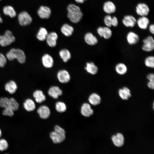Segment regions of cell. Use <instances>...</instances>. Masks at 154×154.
<instances>
[{
	"label": "cell",
	"mask_w": 154,
	"mask_h": 154,
	"mask_svg": "<svg viewBox=\"0 0 154 154\" xmlns=\"http://www.w3.org/2000/svg\"><path fill=\"white\" fill-rule=\"evenodd\" d=\"M148 6L144 3H138L136 7V12L137 14L141 16H146L149 12Z\"/></svg>",
	"instance_id": "obj_8"
},
{
	"label": "cell",
	"mask_w": 154,
	"mask_h": 154,
	"mask_svg": "<svg viewBox=\"0 0 154 154\" xmlns=\"http://www.w3.org/2000/svg\"><path fill=\"white\" fill-rule=\"evenodd\" d=\"M37 112L40 117L42 119L48 118L50 115V111L48 108L46 106L42 105L39 107Z\"/></svg>",
	"instance_id": "obj_14"
},
{
	"label": "cell",
	"mask_w": 154,
	"mask_h": 154,
	"mask_svg": "<svg viewBox=\"0 0 154 154\" xmlns=\"http://www.w3.org/2000/svg\"><path fill=\"white\" fill-rule=\"evenodd\" d=\"M3 22V20L1 17V15L0 14V23H2Z\"/></svg>",
	"instance_id": "obj_46"
},
{
	"label": "cell",
	"mask_w": 154,
	"mask_h": 154,
	"mask_svg": "<svg viewBox=\"0 0 154 154\" xmlns=\"http://www.w3.org/2000/svg\"><path fill=\"white\" fill-rule=\"evenodd\" d=\"M144 64L147 67L151 68H154V56H149L146 57L144 59Z\"/></svg>",
	"instance_id": "obj_33"
},
{
	"label": "cell",
	"mask_w": 154,
	"mask_h": 154,
	"mask_svg": "<svg viewBox=\"0 0 154 154\" xmlns=\"http://www.w3.org/2000/svg\"><path fill=\"white\" fill-rule=\"evenodd\" d=\"M48 95L54 99H57L59 96L62 94L61 90L57 86H52L49 89L48 91Z\"/></svg>",
	"instance_id": "obj_22"
},
{
	"label": "cell",
	"mask_w": 154,
	"mask_h": 154,
	"mask_svg": "<svg viewBox=\"0 0 154 154\" xmlns=\"http://www.w3.org/2000/svg\"><path fill=\"white\" fill-rule=\"evenodd\" d=\"M112 32L110 27H103V33L102 38L106 40H109L112 37Z\"/></svg>",
	"instance_id": "obj_34"
},
{
	"label": "cell",
	"mask_w": 154,
	"mask_h": 154,
	"mask_svg": "<svg viewBox=\"0 0 154 154\" xmlns=\"http://www.w3.org/2000/svg\"><path fill=\"white\" fill-rule=\"evenodd\" d=\"M3 11L5 15L9 16L11 18H14L17 15L15 10L11 5H7L4 6L3 8Z\"/></svg>",
	"instance_id": "obj_26"
},
{
	"label": "cell",
	"mask_w": 154,
	"mask_h": 154,
	"mask_svg": "<svg viewBox=\"0 0 154 154\" xmlns=\"http://www.w3.org/2000/svg\"><path fill=\"white\" fill-rule=\"evenodd\" d=\"M18 19L20 25L23 26L31 24L33 20L31 15L25 11H21L18 14Z\"/></svg>",
	"instance_id": "obj_6"
},
{
	"label": "cell",
	"mask_w": 154,
	"mask_h": 154,
	"mask_svg": "<svg viewBox=\"0 0 154 154\" xmlns=\"http://www.w3.org/2000/svg\"><path fill=\"white\" fill-rule=\"evenodd\" d=\"M48 34V31L45 28L41 27L37 34V37L39 40L43 41L46 40Z\"/></svg>",
	"instance_id": "obj_31"
},
{
	"label": "cell",
	"mask_w": 154,
	"mask_h": 154,
	"mask_svg": "<svg viewBox=\"0 0 154 154\" xmlns=\"http://www.w3.org/2000/svg\"><path fill=\"white\" fill-rule=\"evenodd\" d=\"M7 62L6 58L2 53H0V67H3Z\"/></svg>",
	"instance_id": "obj_39"
},
{
	"label": "cell",
	"mask_w": 154,
	"mask_h": 154,
	"mask_svg": "<svg viewBox=\"0 0 154 154\" xmlns=\"http://www.w3.org/2000/svg\"><path fill=\"white\" fill-rule=\"evenodd\" d=\"M15 40V37L9 30L6 31L3 35H0V45L1 46L4 47L8 46L14 42Z\"/></svg>",
	"instance_id": "obj_4"
},
{
	"label": "cell",
	"mask_w": 154,
	"mask_h": 154,
	"mask_svg": "<svg viewBox=\"0 0 154 154\" xmlns=\"http://www.w3.org/2000/svg\"><path fill=\"white\" fill-rule=\"evenodd\" d=\"M1 0H0V1H1Z\"/></svg>",
	"instance_id": "obj_48"
},
{
	"label": "cell",
	"mask_w": 154,
	"mask_h": 154,
	"mask_svg": "<svg viewBox=\"0 0 154 154\" xmlns=\"http://www.w3.org/2000/svg\"><path fill=\"white\" fill-rule=\"evenodd\" d=\"M137 20L133 16L131 15L125 16L122 20L123 25L127 27H134L136 24Z\"/></svg>",
	"instance_id": "obj_12"
},
{
	"label": "cell",
	"mask_w": 154,
	"mask_h": 154,
	"mask_svg": "<svg viewBox=\"0 0 154 154\" xmlns=\"http://www.w3.org/2000/svg\"><path fill=\"white\" fill-rule=\"evenodd\" d=\"M147 79L149 80H154V74L153 73H150L147 74Z\"/></svg>",
	"instance_id": "obj_43"
},
{
	"label": "cell",
	"mask_w": 154,
	"mask_h": 154,
	"mask_svg": "<svg viewBox=\"0 0 154 154\" xmlns=\"http://www.w3.org/2000/svg\"><path fill=\"white\" fill-rule=\"evenodd\" d=\"M2 133L1 130L0 129V138L1 137L2 135Z\"/></svg>",
	"instance_id": "obj_47"
},
{
	"label": "cell",
	"mask_w": 154,
	"mask_h": 154,
	"mask_svg": "<svg viewBox=\"0 0 154 154\" xmlns=\"http://www.w3.org/2000/svg\"><path fill=\"white\" fill-rule=\"evenodd\" d=\"M147 86L150 89H153L154 88V80H149L147 83Z\"/></svg>",
	"instance_id": "obj_42"
},
{
	"label": "cell",
	"mask_w": 154,
	"mask_h": 154,
	"mask_svg": "<svg viewBox=\"0 0 154 154\" xmlns=\"http://www.w3.org/2000/svg\"><path fill=\"white\" fill-rule=\"evenodd\" d=\"M14 111L11 108H4L2 112V114L4 116L12 117L14 115Z\"/></svg>",
	"instance_id": "obj_36"
},
{
	"label": "cell",
	"mask_w": 154,
	"mask_h": 154,
	"mask_svg": "<svg viewBox=\"0 0 154 154\" xmlns=\"http://www.w3.org/2000/svg\"><path fill=\"white\" fill-rule=\"evenodd\" d=\"M111 24L112 26L114 27H116L118 25V20L116 17L114 16L112 17Z\"/></svg>",
	"instance_id": "obj_40"
},
{
	"label": "cell",
	"mask_w": 154,
	"mask_h": 154,
	"mask_svg": "<svg viewBox=\"0 0 154 154\" xmlns=\"http://www.w3.org/2000/svg\"><path fill=\"white\" fill-rule=\"evenodd\" d=\"M67 10L68 17L71 22L77 23L80 21L83 14L79 6L70 4L68 6Z\"/></svg>",
	"instance_id": "obj_1"
},
{
	"label": "cell",
	"mask_w": 154,
	"mask_h": 154,
	"mask_svg": "<svg viewBox=\"0 0 154 154\" xmlns=\"http://www.w3.org/2000/svg\"><path fill=\"white\" fill-rule=\"evenodd\" d=\"M8 146V143L6 140L4 139H0V150L4 151L6 150Z\"/></svg>",
	"instance_id": "obj_37"
},
{
	"label": "cell",
	"mask_w": 154,
	"mask_h": 154,
	"mask_svg": "<svg viewBox=\"0 0 154 154\" xmlns=\"http://www.w3.org/2000/svg\"><path fill=\"white\" fill-rule=\"evenodd\" d=\"M114 69L116 72L120 75L125 74L128 71L127 66L123 62H119L115 66Z\"/></svg>",
	"instance_id": "obj_19"
},
{
	"label": "cell",
	"mask_w": 154,
	"mask_h": 154,
	"mask_svg": "<svg viewBox=\"0 0 154 154\" xmlns=\"http://www.w3.org/2000/svg\"><path fill=\"white\" fill-rule=\"evenodd\" d=\"M150 33L152 34H154V25L153 24L150 25L148 27Z\"/></svg>",
	"instance_id": "obj_44"
},
{
	"label": "cell",
	"mask_w": 154,
	"mask_h": 154,
	"mask_svg": "<svg viewBox=\"0 0 154 154\" xmlns=\"http://www.w3.org/2000/svg\"><path fill=\"white\" fill-rule=\"evenodd\" d=\"M85 68L88 73L93 75L97 74L98 71V67L92 62H87Z\"/></svg>",
	"instance_id": "obj_24"
},
{
	"label": "cell",
	"mask_w": 154,
	"mask_h": 154,
	"mask_svg": "<svg viewBox=\"0 0 154 154\" xmlns=\"http://www.w3.org/2000/svg\"><path fill=\"white\" fill-rule=\"evenodd\" d=\"M97 31L98 35L102 38L103 33V27H99L97 29Z\"/></svg>",
	"instance_id": "obj_41"
},
{
	"label": "cell",
	"mask_w": 154,
	"mask_h": 154,
	"mask_svg": "<svg viewBox=\"0 0 154 154\" xmlns=\"http://www.w3.org/2000/svg\"><path fill=\"white\" fill-rule=\"evenodd\" d=\"M37 14L42 19H47L49 18L51 14L50 9L48 7L41 6L37 11Z\"/></svg>",
	"instance_id": "obj_9"
},
{
	"label": "cell",
	"mask_w": 154,
	"mask_h": 154,
	"mask_svg": "<svg viewBox=\"0 0 154 154\" xmlns=\"http://www.w3.org/2000/svg\"><path fill=\"white\" fill-rule=\"evenodd\" d=\"M81 112L84 116L89 117L93 114L94 111L89 104L85 103L81 106Z\"/></svg>",
	"instance_id": "obj_20"
},
{
	"label": "cell",
	"mask_w": 154,
	"mask_h": 154,
	"mask_svg": "<svg viewBox=\"0 0 154 154\" xmlns=\"http://www.w3.org/2000/svg\"><path fill=\"white\" fill-rule=\"evenodd\" d=\"M58 38V35L55 32H52L48 34L46 40L48 46L53 47L56 45V41Z\"/></svg>",
	"instance_id": "obj_13"
},
{
	"label": "cell",
	"mask_w": 154,
	"mask_h": 154,
	"mask_svg": "<svg viewBox=\"0 0 154 154\" xmlns=\"http://www.w3.org/2000/svg\"><path fill=\"white\" fill-rule=\"evenodd\" d=\"M103 9L106 13L110 14L116 11V7L113 2L109 1L104 3L103 6Z\"/></svg>",
	"instance_id": "obj_16"
},
{
	"label": "cell",
	"mask_w": 154,
	"mask_h": 154,
	"mask_svg": "<svg viewBox=\"0 0 154 154\" xmlns=\"http://www.w3.org/2000/svg\"><path fill=\"white\" fill-rule=\"evenodd\" d=\"M101 100L100 96L95 93L91 94L88 98V101L90 103L94 106L99 104L101 103Z\"/></svg>",
	"instance_id": "obj_30"
},
{
	"label": "cell",
	"mask_w": 154,
	"mask_h": 154,
	"mask_svg": "<svg viewBox=\"0 0 154 154\" xmlns=\"http://www.w3.org/2000/svg\"><path fill=\"white\" fill-rule=\"evenodd\" d=\"M5 89L11 94L15 93L18 88L16 82L13 80H10L5 85Z\"/></svg>",
	"instance_id": "obj_18"
},
{
	"label": "cell",
	"mask_w": 154,
	"mask_h": 154,
	"mask_svg": "<svg viewBox=\"0 0 154 154\" xmlns=\"http://www.w3.org/2000/svg\"><path fill=\"white\" fill-rule=\"evenodd\" d=\"M59 55L64 62H66L71 57V54L70 51L67 49H63L59 52Z\"/></svg>",
	"instance_id": "obj_32"
},
{
	"label": "cell",
	"mask_w": 154,
	"mask_h": 154,
	"mask_svg": "<svg viewBox=\"0 0 154 154\" xmlns=\"http://www.w3.org/2000/svg\"><path fill=\"white\" fill-rule=\"evenodd\" d=\"M25 109L28 112H31L35 110L36 105L34 102L31 98H27L23 103Z\"/></svg>",
	"instance_id": "obj_23"
},
{
	"label": "cell",
	"mask_w": 154,
	"mask_h": 154,
	"mask_svg": "<svg viewBox=\"0 0 154 154\" xmlns=\"http://www.w3.org/2000/svg\"><path fill=\"white\" fill-rule=\"evenodd\" d=\"M74 31L73 28L71 26L67 24H65L62 27L61 31L62 33L66 37L71 36Z\"/></svg>",
	"instance_id": "obj_29"
},
{
	"label": "cell",
	"mask_w": 154,
	"mask_h": 154,
	"mask_svg": "<svg viewBox=\"0 0 154 154\" xmlns=\"http://www.w3.org/2000/svg\"><path fill=\"white\" fill-rule=\"evenodd\" d=\"M6 57L9 60L16 59L21 63L25 61L26 56L24 52L19 49H11L7 54Z\"/></svg>",
	"instance_id": "obj_2"
},
{
	"label": "cell",
	"mask_w": 154,
	"mask_h": 154,
	"mask_svg": "<svg viewBox=\"0 0 154 154\" xmlns=\"http://www.w3.org/2000/svg\"><path fill=\"white\" fill-rule=\"evenodd\" d=\"M126 40L127 43L130 45L136 44L140 40L139 35L135 32L130 31L129 32L126 36Z\"/></svg>",
	"instance_id": "obj_7"
},
{
	"label": "cell",
	"mask_w": 154,
	"mask_h": 154,
	"mask_svg": "<svg viewBox=\"0 0 154 154\" xmlns=\"http://www.w3.org/2000/svg\"><path fill=\"white\" fill-rule=\"evenodd\" d=\"M42 62L44 66L46 68H51L54 64V60L49 54H46L42 57Z\"/></svg>",
	"instance_id": "obj_21"
},
{
	"label": "cell",
	"mask_w": 154,
	"mask_h": 154,
	"mask_svg": "<svg viewBox=\"0 0 154 154\" xmlns=\"http://www.w3.org/2000/svg\"><path fill=\"white\" fill-rule=\"evenodd\" d=\"M112 17L109 15H107L105 16L104 19V22L106 27H110L112 26Z\"/></svg>",
	"instance_id": "obj_38"
},
{
	"label": "cell",
	"mask_w": 154,
	"mask_h": 154,
	"mask_svg": "<svg viewBox=\"0 0 154 154\" xmlns=\"http://www.w3.org/2000/svg\"><path fill=\"white\" fill-rule=\"evenodd\" d=\"M84 39L87 44L90 46H94L97 44L98 42L96 37L92 33L88 32L85 34Z\"/></svg>",
	"instance_id": "obj_15"
},
{
	"label": "cell",
	"mask_w": 154,
	"mask_h": 154,
	"mask_svg": "<svg viewBox=\"0 0 154 154\" xmlns=\"http://www.w3.org/2000/svg\"><path fill=\"white\" fill-rule=\"evenodd\" d=\"M57 77L59 81L62 83L68 82L70 80V76L69 72L66 70H62L58 71Z\"/></svg>",
	"instance_id": "obj_10"
},
{
	"label": "cell",
	"mask_w": 154,
	"mask_h": 154,
	"mask_svg": "<svg viewBox=\"0 0 154 154\" xmlns=\"http://www.w3.org/2000/svg\"><path fill=\"white\" fill-rule=\"evenodd\" d=\"M56 109L58 112L62 113L66 110V106L65 104L61 102H58L56 104Z\"/></svg>",
	"instance_id": "obj_35"
},
{
	"label": "cell",
	"mask_w": 154,
	"mask_h": 154,
	"mask_svg": "<svg viewBox=\"0 0 154 154\" xmlns=\"http://www.w3.org/2000/svg\"><path fill=\"white\" fill-rule=\"evenodd\" d=\"M33 95L35 101L38 103H41L46 100L45 95L40 90H36L33 92Z\"/></svg>",
	"instance_id": "obj_25"
},
{
	"label": "cell",
	"mask_w": 154,
	"mask_h": 154,
	"mask_svg": "<svg viewBox=\"0 0 154 154\" xmlns=\"http://www.w3.org/2000/svg\"><path fill=\"white\" fill-rule=\"evenodd\" d=\"M143 44L141 49L144 52H151L154 49V39L153 37L149 35L144 38L142 41Z\"/></svg>",
	"instance_id": "obj_5"
},
{
	"label": "cell",
	"mask_w": 154,
	"mask_h": 154,
	"mask_svg": "<svg viewBox=\"0 0 154 154\" xmlns=\"http://www.w3.org/2000/svg\"><path fill=\"white\" fill-rule=\"evenodd\" d=\"M149 20L146 16H141L137 20L136 23L138 27L142 30H146L148 27Z\"/></svg>",
	"instance_id": "obj_17"
},
{
	"label": "cell",
	"mask_w": 154,
	"mask_h": 154,
	"mask_svg": "<svg viewBox=\"0 0 154 154\" xmlns=\"http://www.w3.org/2000/svg\"><path fill=\"white\" fill-rule=\"evenodd\" d=\"M0 107L4 108H10L13 110L11 98H8L7 97L0 98Z\"/></svg>",
	"instance_id": "obj_28"
},
{
	"label": "cell",
	"mask_w": 154,
	"mask_h": 154,
	"mask_svg": "<svg viewBox=\"0 0 154 154\" xmlns=\"http://www.w3.org/2000/svg\"><path fill=\"white\" fill-rule=\"evenodd\" d=\"M118 92L120 97L123 100H127L131 96L130 90L126 87L119 89Z\"/></svg>",
	"instance_id": "obj_27"
},
{
	"label": "cell",
	"mask_w": 154,
	"mask_h": 154,
	"mask_svg": "<svg viewBox=\"0 0 154 154\" xmlns=\"http://www.w3.org/2000/svg\"><path fill=\"white\" fill-rule=\"evenodd\" d=\"M86 0H75V1L77 3H84Z\"/></svg>",
	"instance_id": "obj_45"
},
{
	"label": "cell",
	"mask_w": 154,
	"mask_h": 154,
	"mask_svg": "<svg viewBox=\"0 0 154 154\" xmlns=\"http://www.w3.org/2000/svg\"><path fill=\"white\" fill-rule=\"evenodd\" d=\"M114 145L117 147H122L124 143V138L123 135L120 133L113 135L111 138Z\"/></svg>",
	"instance_id": "obj_11"
},
{
	"label": "cell",
	"mask_w": 154,
	"mask_h": 154,
	"mask_svg": "<svg viewBox=\"0 0 154 154\" xmlns=\"http://www.w3.org/2000/svg\"><path fill=\"white\" fill-rule=\"evenodd\" d=\"M65 130L58 125H56L54 131L50 133V136L54 143L55 144L60 143L65 139Z\"/></svg>",
	"instance_id": "obj_3"
},
{
	"label": "cell",
	"mask_w": 154,
	"mask_h": 154,
	"mask_svg": "<svg viewBox=\"0 0 154 154\" xmlns=\"http://www.w3.org/2000/svg\"></svg>",
	"instance_id": "obj_49"
}]
</instances>
